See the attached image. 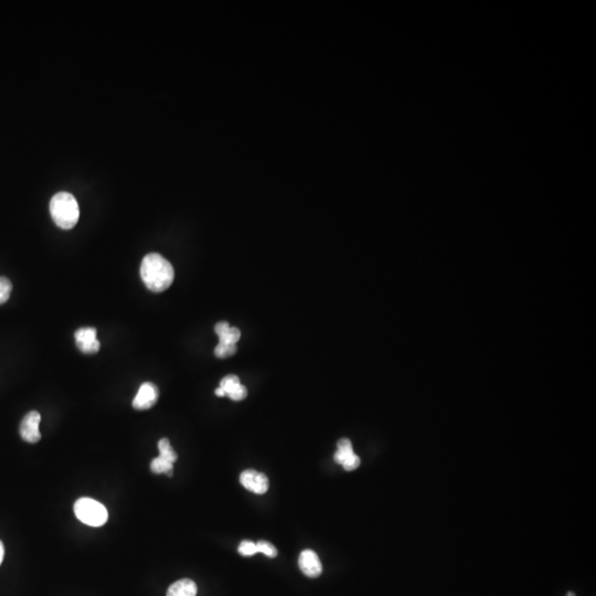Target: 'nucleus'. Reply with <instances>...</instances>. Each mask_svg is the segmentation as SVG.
Wrapping results in <instances>:
<instances>
[{
    "instance_id": "nucleus-1",
    "label": "nucleus",
    "mask_w": 596,
    "mask_h": 596,
    "mask_svg": "<svg viewBox=\"0 0 596 596\" xmlns=\"http://www.w3.org/2000/svg\"><path fill=\"white\" fill-rule=\"evenodd\" d=\"M141 276L148 290L161 292L172 284L175 270L168 259L158 253H149L141 262Z\"/></svg>"
},
{
    "instance_id": "nucleus-2",
    "label": "nucleus",
    "mask_w": 596,
    "mask_h": 596,
    "mask_svg": "<svg viewBox=\"0 0 596 596\" xmlns=\"http://www.w3.org/2000/svg\"><path fill=\"white\" fill-rule=\"evenodd\" d=\"M50 213L59 228L70 230L77 226L80 218V208L71 193L59 192L51 199Z\"/></svg>"
},
{
    "instance_id": "nucleus-3",
    "label": "nucleus",
    "mask_w": 596,
    "mask_h": 596,
    "mask_svg": "<svg viewBox=\"0 0 596 596\" xmlns=\"http://www.w3.org/2000/svg\"><path fill=\"white\" fill-rule=\"evenodd\" d=\"M74 513L83 524L101 527L108 522V513L104 505L91 498H81L74 505Z\"/></svg>"
},
{
    "instance_id": "nucleus-4",
    "label": "nucleus",
    "mask_w": 596,
    "mask_h": 596,
    "mask_svg": "<svg viewBox=\"0 0 596 596\" xmlns=\"http://www.w3.org/2000/svg\"><path fill=\"white\" fill-rule=\"evenodd\" d=\"M240 483L244 488L257 495L265 494L270 487L268 476L254 469H246L240 475Z\"/></svg>"
},
{
    "instance_id": "nucleus-5",
    "label": "nucleus",
    "mask_w": 596,
    "mask_h": 596,
    "mask_svg": "<svg viewBox=\"0 0 596 596\" xmlns=\"http://www.w3.org/2000/svg\"><path fill=\"white\" fill-rule=\"evenodd\" d=\"M41 422V415L37 411H31L26 414L20 423V436L28 443H37L41 439V433L39 430V424Z\"/></svg>"
},
{
    "instance_id": "nucleus-6",
    "label": "nucleus",
    "mask_w": 596,
    "mask_h": 596,
    "mask_svg": "<svg viewBox=\"0 0 596 596\" xmlns=\"http://www.w3.org/2000/svg\"><path fill=\"white\" fill-rule=\"evenodd\" d=\"M77 346L83 353L93 355L99 350L101 344L97 339V330L93 327L77 329L74 332Z\"/></svg>"
},
{
    "instance_id": "nucleus-7",
    "label": "nucleus",
    "mask_w": 596,
    "mask_h": 596,
    "mask_svg": "<svg viewBox=\"0 0 596 596\" xmlns=\"http://www.w3.org/2000/svg\"><path fill=\"white\" fill-rule=\"evenodd\" d=\"M159 391L157 386L152 382H145L138 390L137 395L132 400V408L135 410H148L157 402Z\"/></svg>"
},
{
    "instance_id": "nucleus-8",
    "label": "nucleus",
    "mask_w": 596,
    "mask_h": 596,
    "mask_svg": "<svg viewBox=\"0 0 596 596\" xmlns=\"http://www.w3.org/2000/svg\"><path fill=\"white\" fill-rule=\"evenodd\" d=\"M298 566L306 577L312 579L319 577L323 572V564L320 562L317 553L312 550L307 549L301 552L298 557Z\"/></svg>"
},
{
    "instance_id": "nucleus-9",
    "label": "nucleus",
    "mask_w": 596,
    "mask_h": 596,
    "mask_svg": "<svg viewBox=\"0 0 596 596\" xmlns=\"http://www.w3.org/2000/svg\"><path fill=\"white\" fill-rule=\"evenodd\" d=\"M215 334L218 335L219 342L228 344V345H237L240 340L241 331L235 327H230L226 321H220L215 327Z\"/></svg>"
},
{
    "instance_id": "nucleus-10",
    "label": "nucleus",
    "mask_w": 596,
    "mask_h": 596,
    "mask_svg": "<svg viewBox=\"0 0 596 596\" xmlns=\"http://www.w3.org/2000/svg\"><path fill=\"white\" fill-rule=\"evenodd\" d=\"M198 592L196 583L192 579H183L177 581L169 586L167 596H196Z\"/></svg>"
},
{
    "instance_id": "nucleus-11",
    "label": "nucleus",
    "mask_w": 596,
    "mask_h": 596,
    "mask_svg": "<svg viewBox=\"0 0 596 596\" xmlns=\"http://www.w3.org/2000/svg\"><path fill=\"white\" fill-rule=\"evenodd\" d=\"M150 469L154 474H166L171 477L172 472H174V464L158 456V457L154 458L150 463Z\"/></svg>"
},
{
    "instance_id": "nucleus-12",
    "label": "nucleus",
    "mask_w": 596,
    "mask_h": 596,
    "mask_svg": "<svg viewBox=\"0 0 596 596\" xmlns=\"http://www.w3.org/2000/svg\"><path fill=\"white\" fill-rule=\"evenodd\" d=\"M353 454L352 444L348 439H341L338 441V450L335 453L334 459L336 463L342 465V463L347 459L349 456Z\"/></svg>"
},
{
    "instance_id": "nucleus-13",
    "label": "nucleus",
    "mask_w": 596,
    "mask_h": 596,
    "mask_svg": "<svg viewBox=\"0 0 596 596\" xmlns=\"http://www.w3.org/2000/svg\"><path fill=\"white\" fill-rule=\"evenodd\" d=\"M158 450H159L160 457L163 458L166 461H170L172 464L177 461L178 456H177L174 448L171 447L168 439H160L159 443H158Z\"/></svg>"
},
{
    "instance_id": "nucleus-14",
    "label": "nucleus",
    "mask_w": 596,
    "mask_h": 596,
    "mask_svg": "<svg viewBox=\"0 0 596 596\" xmlns=\"http://www.w3.org/2000/svg\"><path fill=\"white\" fill-rule=\"evenodd\" d=\"M240 379L237 378V375H230L224 377L220 382V388L223 390L226 395H229L233 390L237 389V386H240Z\"/></svg>"
},
{
    "instance_id": "nucleus-15",
    "label": "nucleus",
    "mask_w": 596,
    "mask_h": 596,
    "mask_svg": "<svg viewBox=\"0 0 596 596\" xmlns=\"http://www.w3.org/2000/svg\"><path fill=\"white\" fill-rule=\"evenodd\" d=\"M11 290H12V284H11L10 279H7L5 276H1L0 277V305H3L8 301Z\"/></svg>"
},
{
    "instance_id": "nucleus-16",
    "label": "nucleus",
    "mask_w": 596,
    "mask_h": 596,
    "mask_svg": "<svg viewBox=\"0 0 596 596\" xmlns=\"http://www.w3.org/2000/svg\"><path fill=\"white\" fill-rule=\"evenodd\" d=\"M237 345H228V344H222L219 342L218 346L215 347V355L218 358H228L237 352Z\"/></svg>"
},
{
    "instance_id": "nucleus-17",
    "label": "nucleus",
    "mask_w": 596,
    "mask_h": 596,
    "mask_svg": "<svg viewBox=\"0 0 596 596\" xmlns=\"http://www.w3.org/2000/svg\"><path fill=\"white\" fill-rule=\"evenodd\" d=\"M257 548L259 553H263L268 557H275L277 555V549L268 541H259L257 542Z\"/></svg>"
},
{
    "instance_id": "nucleus-18",
    "label": "nucleus",
    "mask_w": 596,
    "mask_h": 596,
    "mask_svg": "<svg viewBox=\"0 0 596 596\" xmlns=\"http://www.w3.org/2000/svg\"><path fill=\"white\" fill-rule=\"evenodd\" d=\"M239 553L243 557H252L257 555V544H254L253 541L244 540L241 542L239 546Z\"/></svg>"
},
{
    "instance_id": "nucleus-19",
    "label": "nucleus",
    "mask_w": 596,
    "mask_h": 596,
    "mask_svg": "<svg viewBox=\"0 0 596 596\" xmlns=\"http://www.w3.org/2000/svg\"><path fill=\"white\" fill-rule=\"evenodd\" d=\"M359 465H360V458L353 453V454H351V455L349 456L344 463H342L341 466L344 467L346 470H348V472H351V470H355V469L358 468Z\"/></svg>"
},
{
    "instance_id": "nucleus-20",
    "label": "nucleus",
    "mask_w": 596,
    "mask_h": 596,
    "mask_svg": "<svg viewBox=\"0 0 596 596\" xmlns=\"http://www.w3.org/2000/svg\"><path fill=\"white\" fill-rule=\"evenodd\" d=\"M228 397L233 401L244 400V399L248 397V390H246V386L240 384V386H237V389L233 390Z\"/></svg>"
},
{
    "instance_id": "nucleus-21",
    "label": "nucleus",
    "mask_w": 596,
    "mask_h": 596,
    "mask_svg": "<svg viewBox=\"0 0 596 596\" xmlns=\"http://www.w3.org/2000/svg\"><path fill=\"white\" fill-rule=\"evenodd\" d=\"M3 557H5V548L1 541H0V564L3 563Z\"/></svg>"
},
{
    "instance_id": "nucleus-22",
    "label": "nucleus",
    "mask_w": 596,
    "mask_h": 596,
    "mask_svg": "<svg viewBox=\"0 0 596 596\" xmlns=\"http://www.w3.org/2000/svg\"><path fill=\"white\" fill-rule=\"evenodd\" d=\"M215 395L217 397H226V393H224L223 390L221 389L220 386H219L218 389L215 390Z\"/></svg>"
},
{
    "instance_id": "nucleus-23",
    "label": "nucleus",
    "mask_w": 596,
    "mask_h": 596,
    "mask_svg": "<svg viewBox=\"0 0 596 596\" xmlns=\"http://www.w3.org/2000/svg\"><path fill=\"white\" fill-rule=\"evenodd\" d=\"M568 596H575V595H574L573 593H571V592H570V593L568 594Z\"/></svg>"
}]
</instances>
